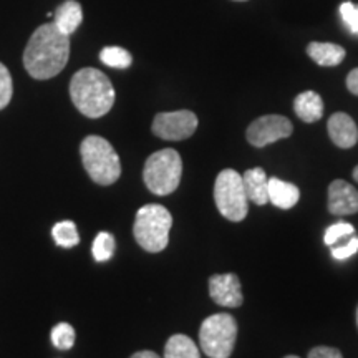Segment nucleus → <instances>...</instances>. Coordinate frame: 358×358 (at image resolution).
Wrapping results in <instances>:
<instances>
[{"mask_svg": "<svg viewBox=\"0 0 358 358\" xmlns=\"http://www.w3.org/2000/svg\"><path fill=\"white\" fill-rule=\"evenodd\" d=\"M308 57L320 66H337L345 58V48L337 43L312 42L307 47Z\"/></svg>", "mask_w": 358, "mask_h": 358, "instance_id": "nucleus-17", "label": "nucleus"}, {"mask_svg": "<svg viewBox=\"0 0 358 358\" xmlns=\"http://www.w3.org/2000/svg\"><path fill=\"white\" fill-rule=\"evenodd\" d=\"M52 343L58 350H70L75 345V330L66 322L55 325L52 329Z\"/></svg>", "mask_w": 358, "mask_h": 358, "instance_id": "nucleus-22", "label": "nucleus"}, {"mask_svg": "<svg viewBox=\"0 0 358 358\" xmlns=\"http://www.w3.org/2000/svg\"><path fill=\"white\" fill-rule=\"evenodd\" d=\"M353 234H355V227H353L352 224L337 222L325 231L324 241L329 248H332V245H337L342 239H345V237H352Z\"/></svg>", "mask_w": 358, "mask_h": 358, "instance_id": "nucleus-23", "label": "nucleus"}, {"mask_svg": "<svg viewBox=\"0 0 358 358\" xmlns=\"http://www.w3.org/2000/svg\"><path fill=\"white\" fill-rule=\"evenodd\" d=\"M236 2H245V0H236Z\"/></svg>", "mask_w": 358, "mask_h": 358, "instance_id": "nucleus-33", "label": "nucleus"}, {"mask_svg": "<svg viewBox=\"0 0 358 358\" xmlns=\"http://www.w3.org/2000/svg\"><path fill=\"white\" fill-rule=\"evenodd\" d=\"M52 236L55 239L57 245L70 249L75 248L80 243V234L77 231V224L73 221H62L57 222L52 229Z\"/></svg>", "mask_w": 358, "mask_h": 358, "instance_id": "nucleus-19", "label": "nucleus"}, {"mask_svg": "<svg viewBox=\"0 0 358 358\" xmlns=\"http://www.w3.org/2000/svg\"><path fill=\"white\" fill-rule=\"evenodd\" d=\"M347 88L348 92L358 96V69L352 70L347 77Z\"/></svg>", "mask_w": 358, "mask_h": 358, "instance_id": "nucleus-28", "label": "nucleus"}, {"mask_svg": "<svg viewBox=\"0 0 358 358\" xmlns=\"http://www.w3.org/2000/svg\"><path fill=\"white\" fill-rule=\"evenodd\" d=\"M357 325H358V308H357Z\"/></svg>", "mask_w": 358, "mask_h": 358, "instance_id": "nucleus-32", "label": "nucleus"}, {"mask_svg": "<svg viewBox=\"0 0 358 358\" xmlns=\"http://www.w3.org/2000/svg\"><path fill=\"white\" fill-rule=\"evenodd\" d=\"M80 155H82L83 166L87 169L88 176L101 186H110L118 181L122 174V163L120 156L116 155L115 148L106 141L105 138L87 136L80 145Z\"/></svg>", "mask_w": 358, "mask_h": 358, "instance_id": "nucleus-3", "label": "nucleus"}, {"mask_svg": "<svg viewBox=\"0 0 358 358\" xmlns=\"http://www.w3.org/2000/svg\"><path fill=\"white\" fill-rule=\"evenodd\" d=\"M70 37L62 34L55 24L40 25L24 50V66L35 80L57 77L69 64Z\"/></svg>", "mask_w": 358, "mask_h": 358, "instance_id": "nucleus-1", "label": "nucleus"}, {"mask_svg": "<svg viewBox=\"0 0 358 358\" xmlns=\"http://www.w3.org/2000/svg\"><path fill=\"white\" fill-rule=\"evenodd\" d=\"M13 95V82L10 71L0 62V110H3L10 103Z\"/></svg>", "mask_w": 358, "mask_h": 358, "instance_id": "nucleus-24", "label": "nucleus"}, {"mask_svg": "<svg viewBox=\"0 0 358 358\" xmlns=\"http://www.w3.org/2000/svg\"><path fill=\"white\" fill-rule=\"evenodd\" d=\"M292 131L294 127L289 118L280 115H266L249 124L245 136H248V141L252 146L264 148L279 140H284V138H289Z\"/></svg>", "mask_w": 358, "mask_h": 358, "instance_id": "nucleus-9", "label": "nucleus"}, {"mask_svg": "<svg viewBox=\"0 0 358 358\" xmlns=\"http://www.w3.org/2000/svg\"><path fill=\"white\" fill-rule=\"evenodd\" d=\"M198 128V116L189 110L158 113L153 120V133L161 140L182 141L192 136Z\"/></svg>", "mask_w": 358, "mask_h": 358, "instance_id": "nucleus-8", "label": "nucleus"}, {"mask_svg": "<svg viewBox=\"0 0 358 358\" xmlns=\"http://www.w3.org/2000/svg\"><path fill=\"white\" fill-rule=\"evenodd\" d=\"M70 98L87 118H101L113 108L115 88L103 71L82 69L71 77Z\"/></svg>", "mask_w": 358, "mask_h": 358, "instance_id": "nucleus-2", "label": "nucleus"}, {"mask_svg": "<svg viewBox=\"0 0 358 358\" xmlns=\"http://www.w3.org/2000/svg\"><path fill=\"white\" fill-rule=\"evenodd\" d=\"M237 322L231 313H214L199 329V343L209 358H229L234 352Z\"/></svg>", "mask_w": 358, "mask_h": 358, "instance_id": "nucleus-6", "label": "nucleus"}, {"mask_svg": "<svg viewBox=\"0 0 358 358\" xmlns=\"http://www.w3.org/2000/svg\"><path fill=\"white\" fill-rule=\"evenodd\" d=\"M173 226V216L164 206L148 204L136 213L133 234L136 243L148 252H161L169 243V231Z\"/></svg>", "mask_w": 358, "mask_h": 358, "instance_id": "nucleus-4", "label": "nucleus"}, {"mask_svg": "<svg viewBox=\"0 0 358 358\" xmlns=\"http://www.w3.org/2000/svg\"><path fill=\"white\" fill-rule=\"evenodd\" d=\"M243 185L249 203L257 206L268 203V178L262 168L248 169L243 174Z\"/></svg>", "mask_w": 358, "mask_h": 358, "instance_id": "nucleus-13", "label": "nucleus"}, {"mask_svg": "<svg viewBox=\"0 0 358 358\" xmlns=\"http://www.w3.org/2000/svg\"><path fill=\"white\" fill-rule=\"evenodd\" d=\"M327 129H329L330 140L342 150H348V148L357 145L358 128L347 113H334L330 116Z\"/></svg>", "mask_w": 358, "mask_h": 358, "instance_id": "nucleus-12", "label": "nucleus"}, {"mask_svg": "<svg viewBox=\"0 0 358 358\" xmlns=\"http://www.w3.org/2000/svg\"><path fill=\"white\" fill-rule=\"evenodd\" d=\"M164 358H201L199 348L187 335L176 334L169 337L164 347Z\"/></svg>", "mask_w": 358, "mask_h": 358, "instance_id": "nucleus-18", "label": "nucleus"}, {"mask_svg": "<svg viewBox=\"0 0 358 358\" xmlns=\"http://www.w3.org/2000/svg\"><path fill=\"white\" fill-rule=\"evenodd\" d=\"M295 115L306 123L319 122L324 115V101L319 93L315 92H303L301 95L295 96L294 100Z\"/></svg>", "mask_w": 358, "mask_h": 358, "instance_id": "nucleus-16", "label": "nucleus"}, {"mask_svg": "<svg viewBox=\"0 0 358 358\" xmlns=\"http://www.w3.org/2000/svg\"><path fill=\"white\" fill-rule=\"evenodd\" d=\"M358 250V237L353 234L343 245H332V256L338 261L352 257Z\"/></svg>", "mask_w": 358, "mask_h": 358, "instance_id": "nucleus-26", "label": "nucleus"}, {"mask_svg": "<svg viewBox=\"0 0 358 358\" xmlns=\"http://www.w3.org/2000/svg\"><path fill=\"white\" fill-rule=\"evenodd\" d=\"M83 22V8L77 0H65L53 12V24L62 34L70 35L78 29Z\"/></svg>", "mask_w": 358, "mask_h": 358, "instance_id": "nucleus-14", "label": "nucleus"}, {"mask_svg": "<svg viewBox=\"0 0 358 358\" xmlns=\"http://www.w3.org/2000/svg\"><path fill=\"white\" fill-rule=\"evenodd\" d=\"M301 191L292 182L282 181L279 178L268 179V201L280 209H290L299 203Z\"/></svg>", "mask_w": 358, "mask_h": 358, "instance_id": "nucleus-15", "label": "nucleus"}, {"mask_svg": "<svg viewBox=\"0 0 358 358\" xmlns=\"http://www.w3.org/2000/svg\"><path fill=\"white\" fill-rule=\"evenodd\" d=\"M329 213L334 216L358 213V191L343 179H335L329 186Z\"/></svg>", "mask_w": 358, "mask_h": 358, "instance_id": "nucleus-11", "label": "nucleus"}, {"mask_svg": "<svg viewBox=\"0 0 358 358\" xmlns=\"http://www.w3.org/2000/svg\"><path fill=\"white\" fill-rule=\"evenodd\" d=\"M340 15H342V20L345 22L348 30L358 35V6L352 2H343L340 6Z\"/></svg>", "mask_w": 358, "mask_h": 358, "instance_id": "nucleus-25", "label": "nucleus"}, {"mask_svg": "<svg viewBox=\"0 0 358 358\" xmlns=\"http://www.w3.org/2000/svg\"><path fill=\"white\" fill-rule=\"evenodd\" d=\"M129 358H161V357L158 355V353H155L151 350H141V352L133 353V355Z\"/></svg>", "mask_w": 358, "mask_h": 358, "instance_id": "nucleus-29", "label": "nucleus"}, {"mask_svg": "<svg viewBox=\"0 0 358 358\" xmlns=\"http://www.w3.org/2000/svg\"><path fill=\"white\" fill-rule=\"evenodd\" d=\"M100 60L111 69H128L133 64V57L122 47H106L100 53Z\"/></svg>", "mask_w": 358, "mask_h": 358, "instance_id": "nucleus-20", "label": "nucleus"}, {"mask_svg": "<svg viewBox=\"0 0 358 358\" xmlns=\"http://www.w3.org/2000/svg\"><path fill=\"white\" fill-rule=\"evenodd\" d=\"M308 358H343L342 353L334 347H315L308 352Z\"/></svg>", "mask_w": 358, "mask_h": 358, "instance_id": "nucleus-27", "label": "nucleus"}, {"mask_svg": "<svg viewBox=\"0 0 358 358\" xmlns=\"http://www.w3.org/2000/svg\"><path fill=\"white\" fill-rule=\"evenodd\" d=\"M285 358H299V357H295V355H289V357H285Z\"/></svg>", "mask_w": 358, "mask_h": 358, "instance_id": "nucleus-31", "label": "nucleus"}, {"mask_svg": "<svg viewBox=\"0 0 358 358\" xmlns=\"http://www.w3.org/2000/svg\"><path fill=\"white\" fill-rule=\"evenodd\" d=\"M181 156L173 148H164L151 155L143 169L145 185L156 196H168L176 191L181 181Z\"/></svg>", "mask_w": 358, "mask_h": 358, "instance_id": "nucleus-5", "label": "nucleus"}, {"mask_svg": "<svg viewBox=\"0 0 358 358\" xmlns=\"http://www.w3.org/2000/svg\"><path fill=\"white\" fill-rule=\"evenodd\" d=\"M209 295L221 307H241L244 302L236 274H216L209 279Z\"/></svg>", "mask_w": 358, "mask_h": 358, "instance_id": "nucleus-10", "label": "nucleus"}, {"mask_svg": "<svg viewBox=\"0 0 358 358\" xmlns=\"http://www.w3.org/2000/svg\"><path fill=\"white\" fill-rule=\"evenodd\" d=\"M353 179H355V181L358 182V166L353 169Z\"/></svg>", "mask_w": 358, "mask_h": 358, "instance_id": "nucleus-30", "label": "nucleus"}, {"mask_svg": "<svg viewBox=\"0 0 358 358\" xmlns=\"http://www.w3.org/2000/svg\"><path fill=\"white\" fill-rule=\"evenodd\" d=\"M214 201L219 213L232 222L244 221L249 211L243 176L234 169H224L214 182Z\"/></svg>", "mask_w": 358, "mask_h": 358, "instance_id": "nucleus-7", "label": "nucleus"}, {"mask_svg": "<svg viewBox=\"0 0 358 358\" xmlns=\"http://www.w3.org/2000/svg\"><path fill=\"white\" fill-rule=\"evenodd\" d=\"M92 252L96 262L110 261L115 252V237L111 236L110 232H100V234L95 237V241H93Z\"/></svg>", "mask_w": 358, "mask_h": 358, "instance_id": "nucleus-21", "label": "nucleus"}]
</instances>
